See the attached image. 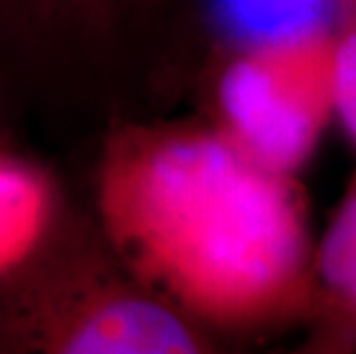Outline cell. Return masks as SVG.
<instances>
[{
  "label": "cell",
  "instance_id": "4",
  "mask_svg": "<svg viewBox=\"0 0 356 354\" xmlns=\"http://www.w3.org/2000/svg\"><path fill=\"white\" fill-rule=\"evenodd\" d=\"M56 189L40 168L0 154V278L35 255L56 228Z\"/></svg>",
  "mask_w": 356,
  "mask_h": 354
},
{
  "label": "cell",
  "instance_id": "3",
  "mask_svg": "<svg viewBox=\"0 0 356 354\" xmlns=\"http://www.w3.org/2000/svg\"><path fill=\"white\" fill-rule=\"evenodd\" d=\"M331 63V21L232 47L216 83V127L257 163L297 175L333 120Z\"/></svg>",
  "mask_w": 356,
  "mask_h": 354
},
{
  "label": "cell",
  "instance_id": "6",
  "mask_svg": "<svg viewBox=\"0 0 356 354\" xmlns=\"http://www.w3.org/2000/svg\"><path fill=\"white\" fill-rule=\"evenodd\" d=\"M209 10L230 47H241L333 24L336 0H209Z\"/></svg>",
  "mask_w": 356,
  "mask_h": 354
},
{
  "label": "cell",
  "instance_id": "1",
  "mask_svg": "<svg viewBox=\"0 0 356 354\" xmlns=\"http://www.w3.org/2000/svg\"><path fill=\"white\" fill-rule=\"evenodd\" d=\"M106 246L143 288L211 331H260L317 306L315 242L297 175L218 127H129L95 186Z\"/></svg>",
  "mask_w": 356,
  "mask_h": 354
},
{
  "label": "cell",
  "instance_id": "7",
  "mask_svg": "<svg viewBox=\"0 0 356 354\" xmlns=\"http://www.w3.org/2000/svg\"><path fill=\"white\" fill-rule=\"evenodd\" d=\"M331 86L333 118L356 145V0H336Z\"/></svg>",
  "mask_w": 356,
  "mask_h": 354
},
{
  "label": "cell",
  "instance_id": "5",
  "mask_svg": "<svg viewBox=\"0 0 356 354\" xmlns=\"http://www.w3.org/2000/svg\"><path fill=\"white\" fill-rule=\"evenodd\" d=\"M317 306H327L356 329V172L340 198L327 230L315 244Z\"/></svg>",
  "mask_w": 356,
  "mask_h": 354
},
{
  "label": "cell",
  "instance_id": "2",
  "mask_svg": "<svg viewBox=\"0 0 356 354\" xmlns=\"http://www.w3.org/2000/svg\"><path fill=\"white\" fill-rule=\"evenodd\" d=\"M211 345L209 331L143 288L102 235L56 225L0 278V352L195 354Z\"/></svg>",
  "mask_w": 356,
  "mask_h": 354
}]
</instances>
